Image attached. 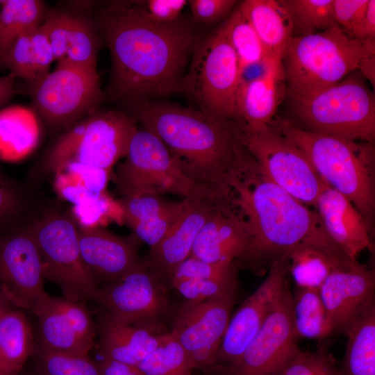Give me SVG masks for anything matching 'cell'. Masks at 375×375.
<instances>
[{
  "mask_svg": "<svg viewBox=\"0 0 375 375\" xmlns=\"http://www.w3.org/2000/svg\"><path fill=\"white\" fill-rule=\"evenodd\" d=\"M187 199L172 201L164 196L144 194L119 200L123 220L134 236L150 248L156 245L176 222Z\"/></svg>",
  "mask_w": 375,
  "mask_h": 375,
  "instance_id": "25",
  "label": "cell"
},
{
  "mask_svg": "<svg viewBox=\"0 0 375 375\" xmlns=\"http://www.w3.org/2000/svg\"><path fill=\"white\" fill-rule=\"evenodd\" d=\"M285 82L283 61L271 57L262 75L240 83L234 122L244 131L269 126L284 97Z\"/></svg>",
  "mask_w": 375,
  "mask_h": 375,
  "instance_id": "21",
  "label": "cell"
},
{
  "mask_svg": "<svg viewBox=\"0 0 375 375\" xmlns=\"http://www.w3.org/2000/svg\"><path fill=\"white\" fill-rule=\"evenodd\" d=\"M51 44L55 60L66 58L72 31V14L69 8L47 9L41 24Z\"/></svg>",
  "mask_w": 375,
  "mask_h": 375,
  "instance_id": "43",
  "label": "cell"
},
{
  "mask_svg": "<svg viewBox=\"0 0 375 375\" xmlns=\"http://www.w3.org/2000/svg\"><path fill=\"white\" fill-rule=\"evenodd\" d=\"M362 40H375V1L369 0L366 11L352 33Z\"/></svg>",
  "mask_w": 375,
  "mask_h": 375,
  "instance_id": "51",
  "label": "cell"
},
{
  "mask_svg": "<svg viewBox=\"0 0 375 375\" xmlns=\"http://www.w3.org/2000/svg\"><path fill=\"white\" fill-rule=\"evenodd\" d=\"M375 51V40L357 39L338 26L293 37L283 60L290 97L307 98L338 83Z\"/></svg>",
  "mask_w": 375,
  "mask_h": 375,
  "instance_id": "5",
  "label": "cell"
},
{
  "mask_svg": "<svg viewBox=\"0 0 375 375\" xmlns=\"http://www.w3.org/2000/svg\"><path fill=\"white\" fill-rule=\"evenodd\" d=\"M31 223L0 234V292L11 305L31 310L48 294Z\"/></svg>",
  "mask_w": 375,
  "mask_h": 375,
  "instance_id": "16",
  "label": "cell"
},
{
  "mask_svg": "<svg viewBox=\"0 0 375 375\" xmlns=\"http://www.w3.org/2000/svg\"><path fill=\"white\" fill-rule=\"evenodd\" d=\"M292 294L285 282L264 324L240 358L231 365L212 366L206 375H280L299 349L292 316Z\"/></svg>",
  "mask_w": 375,
  "mask_h": 375,
  "instance_id": "13",
  "label": "cell"
},
{
  "mask_svg": "<svg viewBox=\"0 0 375 375\" xmlns=\"http://www.w3.org/2000/svg\"><path fill=\"white\" fill-rule=\"evenodd\" d=\"M35 27L18 38L4 62V69H8L9 73L16 78L23 79L27 83L38 79L31 42L33 31Z\"/></svg>",
  "mask_w": 375,
  "mask_h": 375,
  "instance_id": "44",
  "label": "cell"
},
{
  "mask_svg": "<svg viewBox=\"0 0 375 375\" xmlns=\"http://www.w3.org/2000/svg\"><path fill=\"white\" fill-rule=\"evenodd\" d=\"M98 364L101 375H144L136 366L110 360L102 359Z\"/></svg>",
  "mask_w": 375,
  "mask_h": 375,
  "instance_id": "52",
  "label": "cell"
},
{
  "mask_svg": "<svg viewBox=\"0 0 375 375\" xmlns=\"http://www.w3.org/2000/svg\"><path fill=\"white\" fill-rule=\"evenodd\" d=\"M358 70L362 76L369 81L374 88L375 85V51L366 54L361 60Z\"/></svg>",
  "mask_w": 375,
  "mask_h": 375,
  "instance_id": "54",
  "label": "cell"
},
{
  "mask_svg": "<svg viewBox=\"0 0 375 375\" xmlns=\"http://www.w3.org/2000/svg\"><path fill=\"white\" fill-rule=\"evenodd\" d=\"M237 56L240 71L262 62L269 57L258 35L240 6L222 22Z\"/></svg>",
  "mask_w": 375,
  "mask_h": 375,
  "instance_id": "36",
  "label": "cell"
},
{
  "mask_svg": "<svg viewBox=\"0 0 375 375\" xmlns=\"http://www.w3.org/2000/svg\"><path fill=\"white\" fill-rule=\"evenodd\" d=\"M138 240L119 237L105 227L78 228L81 253L97 283L118 279L142 262Z\"/></svg>",
  "mask_w": 375,
  "mask_h": 375,
  "instance_id": "20",
  "label": "cell"
},
{
  "mask_svg": "<svg viewBox=\"0 0 375 375\" xmlns=\"http://www.w3.org/2000/svg\"><path fill=\"white\" fill-rule=\"evenodd\" d=\"M351 260L355 259L344 253H335L302 244L290 252L288 271L297 287L319 290L334 268Z\"/></svg>",
  "mask_w": 375,
  "mask_h": 375,
  "instance_id": "31",
  "label": "cell"
},
{
  "mask_svg": "<svg viewBox=\"0 0 375 375\" xmlns=\"http://www.w3.org/2000/svg\"><path fill=\"white\" fill-rule=\"evenodd\" d=\"M217 204L206 199H187L180 215L162 240L150 248L148 267L167 285L177 267L191 253L200 230Z\"/></svg>",
  "mask_w": 375,
  "mask_h": 375,
  "instance_id": "19",
  "label": "cell"
},
{
  "mask_svg": "<svg viewBox=\"0 0 375 375\" xmlns=\"http://www.w3.org/2000/svg\"><path fill=\"white\" fill-rule=\"evenodd\" d=\"M269 125L307 156L322 179L347 197L372 229L375 210L374 142L308 131L276 115Z\"/></svg>",
  "mask_w": 375,
  "mask_h": 375,
  "instance_id": "4",
  "label": "cell"
},
{
  "mask_svg": "<svg viewBox=\"0 0 375 375\" xmlns=\"http://www.w3.org/2000/svg\"><path fill=\"white\" fill-rule=\"evenodd\" d=\"M232 203L243 217L247 242L234 261L258 276L302 244L345 253L327 234L319 215L269 180L257 162L233 188Z\"/></svg>",
  "mask_w": 375,
  "mask_h": 375,
  "instance_id": "3",
  "label": "cell"
},
{
  "mask_svg": "<svg viewBox=\"0 0 375 375\" xmlns=\"http://www.w3.org/2000/svg\"><path fill=\"white\" fill-rule=\"evenodd\" d=\"M374 272L357 260L334 268L319 289L331 333H344L374 300Z\"/></svg>",
  "mask_w": 375,
  "mask_h": 375,
  "instance_id": "18",
  "label": "cell"
},
{
  "mask_svg": "<svg viewBox=\"0 0 375 375\" xmlns=\"http://www.w3.org/2000/svg\"><path fill=\"white\" fill-rule=\"evenodd\" d=\"M38 319L40 347L56 351L88 355L92 347L76 333L70 320L47 294L32 310Z\"/></svg>",
  "mask_w": 375,
  "mask_h": 375,
  "instance_id": "29",
  "label": "cell"
},
{
  "mask_svg": "<svg viewBox=\"0 0 375 375\" xmlns=\"http://www.w3.org/2000/svg\"><path fill=\"white\" fill-rule=\"evenodd\" d=\"M267 55L283 61L293 38V26L284 0H245L240 3Z\"/></svg>",
  "mask_w": 375,
  "mask_h": 375,
  "instance_id": "26",
  "label": "cell"
},
{
  "mask_svg": "<svg viewBox=\"0 0 375 375\" xmlns=\"http://www.w3.org/2000/svg\"><path fill=\"white\" fill-rule=\"evenodd\" d=\"M288 270V257L276 262L265 281L231 316L213 366L231 365L243 353L278 301Z\"/></svg>",
  "mask_w": 375,
  "mask_h": 375,
  "instance_id": "17",
  "label": "cell"
},
{
  "mask_svg": "<svg viewBox=\"0 0 375 375\" xmlns=\"http://www.w3.org/2000/svg\"><path fill=\"white\" fill-rule=\"evenodd\" d=\"M35 350L27 317L22 311L9 308L0 317V375H19Z\"/></svg>",
  "mask_w": 375,
  "mask_h": 375,
  "instance_id": "28",
  "label": "cell"
},
{
  "mask_svg": "<svg viewBox=\"0 0 375 375\" xmlns=\"http://www.w3.org/2000/svg\"><path fill=\"white\" fill-rule=\"evenodd\" d=\"M131 9L140 17L155 23H170L181 17L188 3L185 0H147L128 1Z\"/></svg>",
  "mask_w": 375,
  "mask_h": 375,
  "instance_id": "47",
  "label": "cell"
},
{
  "mask_svg": "<svg viewBox=\"0 0 375 375\" xmlns=\"http://www.w3.org/2000/svg\"><path fill=\"white\" fill-rule=\"evenodd\" d=\"M280 375H340V373L327 345L321 344L311 352L299 349Z\"/></svg>",
  "mask_w": 375,
  "mask_h": 375,
  "instance_id": "41",
  "label": "cell"
},
{
  "mask_svg": "<svg viewBox=\"0 0 375 375\" xmlns=\"http://www.w3.org/2000/svg\"><path fill=\"white\" fill-rule=\"evenodd\" d=\"M344 334L346 350L340 375H375V302L369 303Z\"/></svg>",
  "mask_w": 375,
  "mask_h": 375,
  "instance_id": "27",
  "label": "cell"
},
{
  "mask_svg": "<svg viewBox=\"0 0 375 375\" xmlns=\"http://www.w3.org/2000/svg\"><path fill=\"white\" fill-rule=\"evenodd\" d=\"M303 129L350 140L374 142L375 96L357 69L307 98L290 97Z\"/></svg>",
  "mask_w": 375,
  "mask_h": 375,
  "instance_id": "7",
  "label": "cell"
},
{
  "mask_svg": "<svg viewBox=\"0 0 375 375\" xmlns=\"http://www.w3.org/2000/svg\"><path fill=\"white\" fill-rule=\"evenodd\" d=\"M124 158L117 166L113 179L122 197L174 194L213 201L183 174L168 148L149 131L138 127Z\"/></svg>",
  "mask_w": 375,
  "mask_h": 375,
  "instance_id": "10",
  "label": "cell"
},
{
  "mask_svg": "<svg viewBox=\"0 0 375 375\" xmlns=\"http://www.w3.org/2000/svg\"><path fill=\"white\" fill-rule=\"evenodd\" d=\"M293 26V37L322 32L338 26L333 0H284Z\"/></svg>",
  "mask_w": 375,
  "mask_h": 375,
  "instance_id": "37",
  "label": "cell"
},
{
  "mask_svg": "<svg viewBox=\"0 0 375 375\" xmlns=\"http://www.w3.org/2000/svg\"><path fill=\"white\" fill-rule=\"evenodd\" d=\"M292 308L298 338L320 340L331 334L318 289L297 287Z\"/></svg>",
  "mask_w": 375,
  "mask_h": 375,
  "instance_id": "35",
  "label": "cell"
},
{
  "mask_svg": "<svg viewBox=\"0 0 375 375\" xmlns=\"http://www.w3.org/2000/svg\"><path fill=\"white\" fill-rule=\"evenodd\" d=\"M167 288L146 261L99 288L94 298L103 311L120 322L164 331L169 310Z\"/></svg>",
  "mask_w": 375,
  "mask_h": 375,
  "instance_id": "14",
  "label": "cell"
},
{
  "mask_svg": "<svg viewBox=\"0 0 375 375\" xmlns=\"http://www.w3.org/2000/svg\"><path fill=\"white\" fill-rule=\"evenodd\" d=\"M171 285L185 299L201 301L238 291V275L215 279L172 278Z\"/></svg>",
  "mask_w": 375,
  "mask_h": 375,
  "instance_id": "42",
  "label": "cell"
},
{
  "mask_svg": "<svg viewBox=\"0 0 375 375\" xmlns=\"http://www.w3.org/2000/svg\"><path fill=\"white\" fill-rule=\"evenodd\" d=\"M110 172L69 161L53 174V189L60 198L78 204L105 193Z\"/></svg>",
  "mask_w": 375,
  "mask_h": 375,
  "instance_id": "30",
  "label": "cell"
},
{
  "mask_svg": "<svg viewBox=\"0 0 375 375\" xmlns=\"http://www.w3.org/2000/svg\"><path fill=\"white\" fill-rule=\"evenodd\" d=\"M242 132L244 144L262 174L305 205L315 206L324 181L307 156L270 125Z\"/></svg>",
  "mask_w": 375,
  "mask_h": 375,
  "instance_id": "12",
  "label": "cell"
},
{
  "mask_svg": "<svg viewBox=\"0 0 375 375\" xmlns=\"http://www.w3.org/2000/svg\"><path fill=\"white\" fill-rule=\"evenodd\" d=\"M11 307V303L7 298L0 292V317L9 308Z\"/></svg>",
  "mask_w": 375,
  "mask_h": 375,
  "instance_id": "55",
  "label": "cell"
},
{
  "mask_svg": "<svg viewBox=\"0 0 375 375\" xmlns=\"http://www.w3.org/2000/svg\"><path fill=\"white\" fill-rule=\"evenodd\" d=\"M27 84L35 112L52 133L62 132L90 115L106 98L97 70L65 59L53 72Z\"/></svg>",
  "mask_w": 375,
  "mask_h": 375,
  "instance_id": "11",
  "label": "cell"
},
{
  "mask_svg": "<svg viewBox=\"0 0 375 375\" xmlns=\"http://www.w3.org/2000/svg\"><path fill=\"white\" fill-rule=\"evenodd\" d=\"M138 128L127 112L99 108L61 133L40 160L34 176L53 174L72 160L111 171L126 156Z\"/></svg>",
  "mask_w": 375,
  "mask_h": 375,
  "instance_id": "6",
  "label": "cell"
},
{
  "mask_svg": "<svg viewBox=\"0 0 375 375\" xmlns=\"http://www.w3.org/2000/svg\"><path fill=\"white\" fill-rule=\"evenodd\" d=\"M240 81L239 62L222 23L196 42L177 92L191 98L204 115L234 121Z\"/></svg>",
  "mask_w": 375,
  "mask_h": 375,
  "instance_id": "8",
  "label": "cell"
},
{
  "mask_svg": "<svg viewBox=\"0 0 375 375\" xmlns=\"http://www.w3.org/2000/svg\"><path fill=\"white\" fill-rule=\"evenodd\" d=\"M315 211L331 240L351 258L371 244L372 228L355 206L324 182Z\"/></svg>",
  "mask_w": 375,
  "mask_h": 375,
  "instance_id": "22",
  "label": "cell"
},
{
  "mask_svg": "<svg viewBox=\"0 0 375 375\" xmlns=\"http://www.w3.org/2000/svg\"><path fill=\"white\" fill-rule=\"evenodd\" d=\"M31 228L42 256L44 278L57 285L65 299L94 300L99 287L83 260L78 227L71 215L53 207H42Z\"/></svg>",
  "mask_w": 375,
  "mask_h": 375,
  "instance_id": "9",
  "label": "cell"
},
{
  "mask_svg": "<svg viewBox=\"0 0 375 375\" xmlns=\"http://www.w3.org/2000/svg\"><path fill=\"white\" fill-rule=\"evenodd\" d=\"M97 329L103 359L138 366L161 342L165 333L158 328L126 324L102 311Z\"/></svg>",
  "mask_w": 375,
  "mask_h": 375,
  "instance_id": "24",
  "label": "cell"
},
{
  "mask_svg": "<svg viewBox=\"0 0 375 375\" xmlns=\"http://www.w3.org/2000/svg\"><path fill=\"white\" fill-rule=\"evenodd\" d=\"M238 292L201 301H185L176 311L169 333L194 369L206 372L216 360Z\"/></svg>",
  "mask_w": 375,
  "mask_h": 375,
  "instance_id": "15",
  "label": "cell"
},
{
  "mask_svg": "<svg viewBox=\"0 0 375 375\" xmlns=\"http://www.w3.org/2000/svg\"><path fill=\"white\" fill-rule=\"evenodd\" d=\"M17 78L8 73L0 76V106L10 101L19 92Z\"/></svg>",
  "mask_w": 375,
  "mask_h": 375,
  "instance_id": "53",
  "label": "cell"
},
{
  "mask_svg": "<svg viewBox=\"0 0 375 375\" xmlns=\"http://www.w3.org/2000/svg\"><path fill=\"white\" fill-rule=\"evenodd\" d=\"M369 0H333V17L337 26L352 36L363 17Z\"/></svg>",
  "mask_w": 375,
  "mask_h": 375,
  "instance_id": "49",
  "label": "cell"
},
{
  "mask_svg": "<svg viewBox=\"0 0 375 375\" xmlns=\"http://www.w3.org/2000/svg\"><path fill=\"white\" fill-rule=\"evenodd\" d=\"M51 300L55 306L70 320L80 338L92 347L97 324L84 302L64 297H51Z\"/></svg>",
  "mask_w": 375,
  "mask_h": 375,
  "instance_id": "46",
  "label": "cell"
},
{
  "mask_svg": "<svg viewBox=\"0 0 375 375\" xmlns=\"http://www.w3.org/2000/svg\"><path fill=\"white\" fill-rule=\"evenodd\" d=\"M47 8L40 0L3 1L0 9V69L12 45L24 33L40 26Z\"/></svg>",
  "mask_w": 375,
  "mask_h": 375,
  "instance_id": "33",
  "label": "cell"
},
{
  "mask_svg": "<svg viewBox=\"0 0 375 375\" xmlns=\"http://www.w3.org/2000/svg\"><path fill=\"white\" fill-rule=\"evenodd\" d=\"M33 355L38 375H101L99 364L88 355L52 351L40 346Z\"/></svg>",
  "mask_w": 375,
  "mask_h": 375,
  "instance_id": "39",
  "label": "cell"
},
{
  "mask_svg": "<svg viewBox=\"0 0 375 375\" xmlns=\"http://www.w3.org/2000/svg\"><path fill=\"white\" fill-rule=\"evenodd\" d=\"M92 16L110 53L106 97L131 105L177 92L188 59L202 35L181 17L155 23L135 13L128 1H110Z\"/></svg>",
  "mask_w": 375,
  "mask_h": 375,
  "instance_id": "1",
  "label": "cell"
},
{
  "mask_svg": "<svg viewBox=\"0 0 375 375\" xmlns=\"http://www.w3.org/2000/svg\"><path fill=\"white\" fill-rule=\"evenodd\" d=\"M41 24L33 29L31 38L38 79L50 72V66L55 60L49 38Z\"/></svg>",
  "mask_w": 375,
  "mask_h": 375,
  "instance_id": "50",
  "label": "cell"
},
{
  "mask_svg": "<svg viewBox=\"0 0 375 375\" xmlns=\"http://www.w3.org/2000/svg\"><path fill=\"white\" fill-rule=\"evenodd\" d=\"M193 20L205 26H211L226 18L236 3L234 0H190Z\"/></svg>",
  "mask_w": 375,
  "mask_h": 375,
  "instance_id": "48",
  "label": "cell"
},
{
  "mask_svg": "<svg viewBox=\"0 0 375 375\" xmlns=\"http://www.w3.org/2000/svg\"><path fill=\"white\" fill-rule=\"evenodd\" d=\"M247 242L245 221L233 204L217 206L198 233L190 256L208 262H234Z\"/></svg>",
  "mask_w": 375,
  "mask_h": 375,
  "instance_id": "23",
  "label": "cell"
},
{
  "mask_svg": "<svg viewBox=\"0 0 375 375\" xmlns=\"http://www.w3.org/2000/svg\"><path fill=\"white\" fill-rule=\"evenodd\" d=\"M41 208L30 188L0 167V234L32 223Z\"/></svg>",
  "mask_w": 375,
  "mask_h": 375,
  "instance_id": "32",
  "label": "cell"
},
{
  "mask_svg": "<svg viewBox=\"0 0 375 375\" xmlns=\"http://www.w3.org/2000/svg\"><path fill=\"white\" fill-rule=\"evenodd\" d=\"M128 106L127 113L165 144L187 178L214 202H232L234 187L255 163L238 124L158 100Z\"/></svg>",
  "mask_w": 375,
  "mask_h": 375,
  "instance_id": "2",
  "label": "cell"
},
{
  "mask_svg": "<svg viewBox=\"0 0 375 375\" xmlns=\"http://www.w3.org/2000/svg\"><path fill=\"white\" fill-rule=\"evenodd\" d=\"M70 215L81 229L104 227L110 220L124 222L119 201L112 200L106 192L73 205Z\"/></svg>",
  "mask_w": 375,
  "mask_h": 375,
  "instance_id": "40",
  "label": "cell"
},
{
  "mask_svg": "<svg viewBox=\"0 0 375 375\" xmlns=\"http://www.w3.org/2000/svg\"><path fill=\"white\" fill-rule=\"evenodd\" d=\"M238 269L234 262H208L190 256L177 267L172 278H223L238 275Z\"/></svg>",
  "mask_w": 375,
  "mask_h": 375,
  "instance_id": "45",
  "label": "cell"
},
{
  "mask_svg": "<svg viewBox=\"0 0 375 375\" xmlns=\"http://www.w3.org/2000/svg\"><path fill=\"white\" fill-rule=\"evenodd\" d=\"M136 367L144 375H192L193 370L183 349L169 332Z\"/></svg>",
  "mask_w": 375,
  "mask_h": 375,
  "instance_id": "38",
  "label": "cell"
},
{
  "mask_svg": "<svg viewBox=\"0 0 375 375\" xmlns=\"http://www.w3.org/2000/svg\"><path fill=\"white\" fill-rule=\"evenodd\" d=\"M69 8L72 14V31L67 61L87 69L97 70V63L102 38L92 12L91 3H78Z\"/></svg>",
  "mask_w": 375,
  "mask_h": 375,
  "instance_id": "34",
  "label": "cell"
}]
</instances>
